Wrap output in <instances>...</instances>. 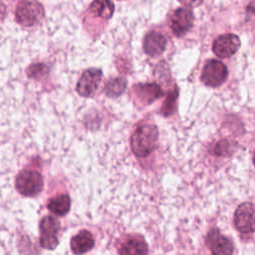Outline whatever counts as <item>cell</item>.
<instances>
[{
    "label": "cell",
    "mask_w": 255,
    "mask_h": 255,
    "mask_svg": "<svg viewBox=\"0 0 255 255\" xmlns=\"http://www.w3.org/2000/svg\"><path fill=\"white\" fill-rule=\"evenodd\" d=\"M158 130L153 125H142L132 133L130 147L137 157H145L150 154L157 142Z\"/></svg>",
    "instance_id": "1"
},
{
    "label": "cell",
    "mask_w": 255,
    "mask_h": 255,
    "mask_svg": "<svg viewBox=\"0 0 255 255\" xmlns=\"http://www.w3.org/2000/svg\"><path fill=\"white\" fill-rule=\"evenodd\" d=\"M15 17L17 22L22 26L31 27L43 19L44 8L38 1L22 0L17 5Z\"/></svg>",
    "instance_id": "2"
},
{
    "label": "cell",
    "mask_w": 255,
    "mask_h": 255,
    "mask_svg": "<svg viewBox=\"0 0 255 255\" xmlns=\"http://www.w3.org/2000/svg\"><path fill=\"white\" fill-rule=\"evenodd\" d=\"M16 188L24 196H35L43 189V176L34 169H23L16 177Z\"/></svg>",
    "instance_id": "3"
},
{
    "label": "cell",
    "mask_w": 255,
    "mask_h": 255,
    "mask_svg": "<svg viewBox=\"0 0 255 255\" xmlns=\"http://www.w3.org/2000/svg\"><path fill=\"white\" fill-rule=\"evenodd\" d=\"M226 66L218 60H209L203 67L201 81L209 87L216 88L221 86L227 78Z\"/></svg>",
    "instance_id": "4"
},
{
    "label": "cell",
    "mask_w": 255,
    "mask_h": 255,
    "mask_svg": "<svg viewBox=\"0 0 255 255\" xmlns=\"http://www.w3.org/2000/svg\"><path fill=\"white\" fill-rule=\"evenodd\" d=\"M40 244L48 250L55 249L59 244L58 234L60 231V223L53 216H45L40 222Z\"/></svg>",
    "instance_id": "5"
},
{
    "label": "cell",
    "mask_w": 255,
    "mask_h": 255,
    "mask_svg": "<svg viewBox=\"0 0 255 255\" xmlns=\"http://www.w3.org/2000/svg\"><path fill=\"white\" fill-rule=\"evenodd\" d=\"M235 227L242 233L255 231V206L250 202L240 204L234 213Z\"/></svg>",
    "instance_id": "6"
},
{
    "label": "cell",
    "mask_w": 255,
    "mask_h": 255,
    "mask_svg": "<svg viewBox=\"0 0 255 255\" xmlns=\"http://www.w3.org/2000/svg\"><path fill=\"white\" fill-rule=\"evenodd\" d=\"M193 22L194 15L190 9L178 8L171 16L170 28L175 36L181 37L192 28Z\"/></svg>",
    "instance_id": "7"
},
{
    "label": "cell",
    "mask_w": 255,
    "mask_h": 255,
    "mask_svg": "<svg viewBox=\"0 0 255 255\" xmlns=\"http://www.w3.org/2000/svg\"><path fill=\"white\" fill-rule=\"evenodd\" d=\"M240 48V39L234 34H223L215 39L212 50L219 58H229Z\"/></svg>",
    "instance_id": "8"
},
{
    "label": "cell",
    "mask_w": 255,
    "mask_h": 255,
    "mask_svg": "<svg viewBox=\"0 0 255 255\" xmlns=\"http://www.w3.org/2000/svg\"><path fill=\"white\" fill-rule=\"evenodd\" d=\"M102 80V71L91 68L86 70L77 84V92L83 97L92 96L98 89Z\"/></svg>",
    "instance_id": "9"
},
{
    "label": "cell",
    "mask_w": 255,
    "mask_h": 255,
    "mask_svg": "<svg viewBox=\"0 0 255 255\" xmlns=\"http://www.w3.org/2000/svg\"><path fill=\"white\" fill-rule=\"evenodd\" d=\"M205 244L213 254H232L233 243L223 236L217 228L209 230L205 237Z\"/></svg>",
    "instance_id": "10"
},
{
    "label": "cell",
    "mask_w": 255,
    "mask_h": 255,
    "mask_svg": "<svg viewBox=\"0 0 255 255\" xmlns=\"http://www.w3.org/2000/svg\"><path fill=\"white\" fill-rule=\"evenodd\" d=\"M166 46L165 37L156 31H151L146 34L143 40V50L150 57L159 56L162 54Z\"/></svg>",
    "instance_id": "11"
},
{
    "label": "cell",
    "mask_w": 255,
    "mask_h": 255,
    "mask_svg": "<svg viewBox=\"0 0 255 255\" xmlns=\"http://www.w3.org/2000/svg\"><path fill=\"white\" fill-rule=\"evenodd\" d=\"M120 254H129V255H139L147 253V244L141 236L131 235L128 236L120 246Z\"/></svg>",
    "instance_id": "12"
},
{
    "label": "cell",
    "mask_w": 255,
    "mask_h": 255,
    "mask_svg": "<svg viewBox=\"0 0 255 255\" xmlns=\"http://www.w3.org/2000/svg\"><path fill=\"white\" fill-rule=\"evenodd\" d=\"M95 245L93 235L88 230H82L71 240V249L76 254H83L91 250Z\"/></svg>",
    "instance_id": "13"
},
{
    "label": "cell",
    "mask_w": 255,
    "mask_h": 255,
    "mask_svg": "<svg viewBox=\"0 0 255 255\" xmlns=\"http://www.w3.org/2000/svg\"><path fill=\"white\" fill-rule=\"evenodd\" d=\"M134 91L136 92V96H138L141 101L147 104H150L154 100L159 99L163 94L160 87L154 83L135 85Z\"/></svg>",
    "instance_id": "14"
},
{
    "label": "cell",
    "mask_w": 255,
    "mask_h": 255,
    "mask_svg": "<svg viewBox=\"0 0 255 255\" xmlns=\"http://www.w3.org/2000/svg\"><path fill=\"white\" fill-rule=\"evenodd\" d=\"M48 209L57 216H63L67 214L71 207V199L67 194H60L53 197L47 204Z\"/></svg>",
    "instance_id": "15"
},
{
    "label": "cell",
    "mask_w": 255,
    "mask_h": 255,
    "mask_svg": "<svg viewBox=\"0 0 255 255\" xmlns=\"http://www.w3.org/2000/svg\"><path fill=\"white\" fill-rule=\"evenodd\" d=\"M90 10L95 16L108 20L113 16L115 6L111 0H94Z\"/></svg>",
    "instance_id": "16"
},
{
    "label": "cell",
    "mask_w": 255,
    "mask_h": 255,
    "mask_svg": "<svg viewBox=\"0 0 255 255\" xmlns=\"http://www.w3.org/2000/svg\"><path fill=\"white\" fill-rule=\"evenodd\" d=\"M127 88V82L123 78H116L111 80L107 85L105 92L109 97L121 96Z\"/></svg>",
    "instance_id": "17"
},
{
    "label": "cell",
    "mask_w": 255,
    "mask_h": 255,
    "mask_svg": "<svg viewBox=\"0 0 255 255\" xmlns=\"http://www.w3.org/2000/svg\"><path fill=\"white\" fill-rule=\"evenodd\" d=\"M177 89H174L173 92H170L168 94V97L164 103V107L162 108V113L164 114V116H168L169 114L172 113V106L175 105L176 99H177Z\"/></svg>",
    "instance_id": "18"
},
{
    "label": "cell",
    "mask_w": 255,
    "mask_h": 255,
    "mask_svg": "<svg viewBox=\"0 0 255 255\" xmlns=\"http://www.w3.org/2000/svg\"><path fill=\"white\" fill-rule=\"evenodd\" d=\"M181 4H183L184 6L188 7V8H194L199 6L203 0H178Z\"/></svg>",
    "instance_id": "19"
},
{
    "label": "cell",
    "mask_w": 255,
    "mask_h": 255,
    "mask_svg": "<svg viewBox=\"0 0 255 255\" xmlns=\"http://www.w3.org/2000/svg\"><path fill=\"white\" fill-rule=\"evenodd\" d=\"M5 15H6V7L3 4V2L0 1V21H2L4 19Z\"/></svg>",
    "instance_id": "20"
},
{
    "label": "cell",
    "mask_w": 255,
    "mask_h": 255,
    "mask_svg": "<svg viewBox=\"0 0 255 255\" xmlns=\"http://www.w3.org/2000/svg\"><path fill=\"white\" fill-rule=\"evenodd\" d=\"M248 10L255 14V0H253V1L249 4V6H248Z\"/></svg>",
    "instance_id": "21"
},
{
    "label": "cell",
    "mask_w": 255,
    "mask_h": 255,
    "mask_svg": "<svg viewBox=\"0 0 255 255\" xmlns=\"http://www.w3.org/2000/svg\"><path fill=\"white\" fill-rule=\"evenodd\" d=\"M253 163H254V165H255V151H254V153H253Z\"/></svg>",
    "instance_id": "22"
}]
</instances>
